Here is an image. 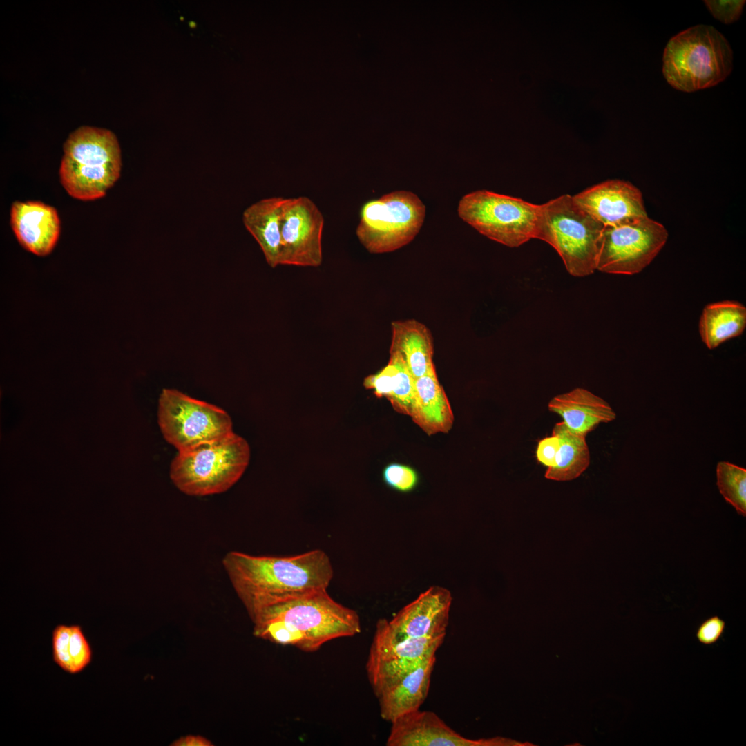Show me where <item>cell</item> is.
Returning a JSON list of instances; mask_svg holds the SVG:
<instances>
[{"label":"cell","instance_id":"1","mask_svg":"<svg viewBox=\"0 0 746 746\" xmlns=\"http://www.w3.org/2000/svg\"><path fill=\"white\" fill-rule=\"evenodd\" d=\"M222 566L250 618L278 602L327 590L334 577L330 558L319 548L286 556L233 551Z\"/></svg>","mask_w":746,"mask_h":746},{"label":"cell","instance_id":"2","mask_svg":"<svg viewBox=\"0 0 746 746\" xmlns=\"http://www.w3.org/2000/svg\"><path fill=\"white\" fill-rule=\"evenodd\" d=\"M251 620L255 636L305 652L316 651L330 640L361 632L357 612L334 600L327 590L278 602Z\"/></svg>","mask_w":746,"mask_h":746},{"label":"cell","instance_id":"3","mask_svg":"<svg viewBox=\"0 0 746 746\" xmlns=\"http://www.w3.org/2000/svg\"><path fill=\"white\" fill-rule=\"evenodd\" d=\"M121 151L109 130L82 126L64 144L60 182L73 198L84 201L105 195L120 175Z\"/></svg>","mask_w":746,"mask_h":746},{"label":"cell","instance_id":"4","mask_svg":"<svg viewBox=\"0 0 746 746\" xmlns=\"http://www.w3.org/2000/svg\"><path fill=\"white\" fill-rule=\"evenodd\" d=\"M733 68V52L713 26L697 25L673 36L663 54V75L675 89L694 92L724 81Z\"/></svg>","mask_w":746,"mask_h":746},{"label":"cell","instance_id":"5","mask_svg":"<svg viewBox=\"0 0 746 746\" xmlns=\"http://www.w3.org/2000/svg\"><path fill=\"white\" fill-rule=\"evenodd\" d=\"M250 459L248 443L234 432L222 439L179 451L171 463L175 486L189 496L220 494L242 476Z\"/></svg>","mask_w":746,"mask_h":746},{"label":"cell","instance_id":"6","mask_svg":"<svg viewBox=\"0 0 746 746\" xmlns=\"http://www.w3.org/2000/svg\"><path fill=\"white\" fill-rule=\"evenodd\" d=\"M604 225L565 194L539 205L535 238L551 245L573 276H589L596 269L600 238Z\"/></svg>","mask_w":746,"mask_h":746},{"label":"cell","instance_id":"7","mask_svg":"<svg viewBox=\"0 0 746 746\" xmlns=\"http://www.w3.org/2000/svg\"><path fill=\"white\" fill-rule=\"evenodd\" d=\"M459 216L482 235L510 247L535 238L539 205L480 190L460 200Z\"/></svg>","mask_w":746,"mask_h":746},{"label":"cell","instance_id":"8","mask_svg":"<svg viewBox=\"0 0 746 746\" xmlns=\"http://www.w3.org/2000/svg\"><path fill=\"white\" fill-rule=\"evenodd\" d=\"M425 216V207L416 194L393 191L363 205L356 236L372 254L394 251L415 238Z\"/></svg>","mask_w":746,"mask_h":746},{"label":"cell","instance_id":"9","mask_svg":"<svg viewBox=\"0 0 746 746\" xmlns=\"http://www.w3.org/2000/svg\"><path fill=\"white\" fill-rule=\"evenodd\" d=\"M157 417L164 438L178 452L233 432L225 410L173 389L162 390Z\"/></svg>","mask_w":746,"mask_h":746},{"label":"cell","instance_id":"10","mask_svg":"<svg viewBox=\"0 0 746 746\" xmlns=\"http://www.w3.org/2000/svg\"><path fill=\"white\" fill-rule=\"evenodd\" d=\"M664 227L648 216L604 226L598 243L596 269L632 275L641 271L666 243Z\"/></svg>","mask_w":746,"mask_h":746},{"label":"cell","instance_id":"11","mask_svg":"<svg viewBox=\"0 0 746 746\" xmlns=\"http://www.w3.org/2000/svg\"><path fill=\"white\" fill-rule=\"evenodd\" d=\"M444 638L399 637L392 631L388 620H379L366 664L374 694L435 656Z\"/></svg>","mask_w":746,"mask_h":746},{"label":"cell","instance_id":"12","mask_svg":"<svg viewBox=\"0 0 746 746\" xmlns=\"http://www.w3.org/2000/svg\"><path fill=\"white\" fill-rule=\"evenodd\" d=\"M323 224L321 212L309 198H285L281 210L280 265H321Z\"/></svg>","mask_w":746,"mask_h":746},{"label":"cell","instance_id":"13","mask_svg":"<svg viewBox=\"0 0 746 746\" xmlns=\"http://www.w3.org/2000/svg\"><path fill=\"white\" fill-rule=\"evenodd\" d=\"M388 746H508L517 745L504 738L472 740L465 738L447 725L436 714L417 711L392 723Z\"/></svg>","mask_w":746,"mask_h":746},{"label":"cell","instance_id":"14","mask_svg":"<svg viewBox=\"0 0 746 746\" xmlns=\"http://www.w3.org/2000/svg\"><path fill=\"white\" fill-rule=\"evenodd\" d=\"M452 602L448 589L430 586L388 620L389 626L402 638L446 636Z\"/></svg>","mask_w":746,"mask_h":746},{"label":"cell","instance_id":"15","mask_svg":"<svg viewBox=\"0 0 746 746\" xmlns=\"http://www.w3.org/2000/svg\"><path fill=\"white\" fill-rule=\"evenodd\" d=\"M573 197L604 226L621 224L647 216L641 192L627 182L606 181Z\"/></svg>","mask_w":746,"mask_h":746},{"label":"cell","instance_id":"16","mask_svg":"<svg viewBox=\"0 0 746 746\" xmlns=\"http://www.w3.org/2000/svg\"><path fill=\"white\" fill-rule=\"evenodd\" d=\"M10 225L19 244L39 256L49 254L60 233L56 209L41 202H15L10 209Z\"/></svg>","mask_w":746,"mask_h":746},{"label":"cell","instance_id":"17","mask_svg":"<svg viewBox=\"0 0 746 746\" xmlns=\"http://www.w3.org/2000/svg\"><path fill=\"white\" fill-rule=\"evenodd\" d=\"M435 662L436 656H433L375 694L383 719L392 723L419 709L428 696Z\"/></svg>","mask_w":746,"mask_h":746},{"label":"cell","instance_id":"18","mask_svg":"<svg viewBox=\"0 0 746 746\" xmlns=\"http://www.w3.org/2000/svg\"><path fill=\"white\" fill-rule=\"evenodd\" d=\"M548 407L550 411L560 415L571 430L584 435L599 424L616 418L615 412L606 401L582 388L554 396Z\"/></svg>","mask_w":746,"mask_h":746},{"label":"cell","instance_id":"19","mask_svg":"<svg viewBox=\"0 0 746 746\" xmlns=\"http://www.w3.org/2000/svg\"><path fill=\"white\" fill-rule=\"evenodd\" d=\"M414 386L412 421L428 435L448 432L453 425L454 415L435 366L414 379Z\"/></svg>","mask_w":746,"mask_h":746},{"label":"cell","instance_id":"20","mask_svg":"<svg viewBox=\"0 0 746 746\" xmlns=\"http://www.w3.org/2000/svg\"><path fill=\"white\" fill-rule=\"evenodd\" d=\"M390 354H399L416 379L434 367V341L430 329L416 319L394 321L391 323Z\"/></svg>","mask_w":746,"mask_h":746},{"label":"cell","instance_id":"21","mask_svg":"<svg viewBox=\"0 0 746 746\" xmlns=\"http://www.w3.org/2000/svg\"><path fill=\"white\" fill-rule=\"evenodd\" d=\"M283 197H272L259 200L248 207L242 213L246 229L262 249L268 265L276 267L280 265L281 210Z\"/></svg>","mask_w":746,"mask_h":746},{"label":"cell","instance_id":"22","mask_svg":"<svg viewBox=\"0 0 746 746\" xmlns=\"http://www.w3.org/2000/svg\"><path fill=\"white\" fill-rule=\"evenodd\" d=\"M390 355L388 363L372 376V389L377 397L389 400L396 412L411 417L415 397L414 379L399 354Z\"/></svg>","mask_w":746,"mask_h":746},{"label":"cell","instance_id":"23","mask_svg":"<svg viewBox=\"0 0 746 746\" xmlns=\"http://www.w3.org/2000/svg\"><path fill=\"white\" fill-rule=\"evenodd\" d=\"M746 325V308L740 303L725 300L707 305L700 318L699 331L709 349L740 336Z\"/></svg>","mask_w":746,"mask_h":746},{"label":"cell","instance_id":"24","mask_svg":"<svg viewBox=\"0 0 746 746\" xmlns=\"http://www.w3.org/2000/svg\"><path fill=\"white\" fill-rule=\"evenodd\" d=\"M552 433L558 436L560 447L556 465L546 470L545 477L554 481H571L589 467L590 453L586 436L571 430L563 421L557 423Z\"/></svg>","mask_w":746,"mask_h":746},{"label":"cell","instance_id":"25","mask_svg":"<svg viewBox=\"0 0 746 746\" xmlns=\"http://www.w3.org/2000/svg\"><path fill=\"white\" fill-rule=\"evenodd\" d=\"M52 658L70 674L82 672L91 662L93 651L79 624H58L52 633Z\"/></svg>","mask_w":746,"mask_h":746},{"label":"cell","instance_id":"26","mask_svg":"<svg viewBox=\"0 0 746 746\" xmlns=\"http://www.w3.org/2000/svg\"><path fill=\"white\" fill-rule=\"evenodd\" d=\"M716 485L725 501L746 516V469L728 461L716 466Z\"/></svg>","mask_w":746,"mask_h":746},{"label":"cell","instance_id":"27","mask_svg":"<svg viewBox=\"0 0 746 746\" xmlns=\"http://www.w3.org/2000/svg\"><path fill=\"white\" fill-rule=\"evenodd\" d=\"M383 479L388 486L401 492H408L417 486L419 476L417 472L408 466L392 463L384 468Z\"/></svg>","mask_w":746,"mask_h":746},{"label":"cell","instance_id":"28","mask_svg":"<svg viewBox=\"0 0 746 746\" xmlns=\"http://www.w3.org/2000/svg\"><path fill=\"white\" fill-rule=\"evenodd\" d=\"M705 4L718 20L725 24L737 21L743 10L745 1H705Z\"/></svg>","mask_w":746,"mask_h":746},{"label":"cell","instance_id":"29","mask_svg":"<svg viewBox=\"0 0 746 746\" xmlns=\"http://www.w3.org/2000/svg\"><path fill=\"white\" fill-rule=\"evenodd\" d=\"M725 625V622L718 616H711L699 625L696 632V637L702 644H715L722 637Z\"/></svg>","mask_w":746,"mask_h":746},{"label":"cell","instance_id":"30","mask_svg":"<svg viewBox=\"0 0 746 746\" xmlns=\"http://www.w3.org/2000/svg\"><path fill=\"white\" fill-rule=\"evenodd\" d=\"M560 447V439L554 433L542 439L537 443L535 452L537 461L547 467V469L554 467Z\"/></svg>","mask_w":746,"mask_h":746},{"label":"cell","instance_id":"31","mask_svg":"<svg viewBox=\"0 0 746 746\" xmlns=\"http://www.w3.org/2000/svg\"><path fill=\"white\" fill-rule=\"evenodd\" d=\"M171 746H213L207 738L199 735H187L173 741Z\"/></svg>","mask_w":746,"mask_h":746}]
</instances>
